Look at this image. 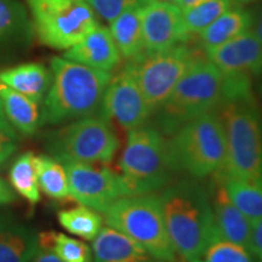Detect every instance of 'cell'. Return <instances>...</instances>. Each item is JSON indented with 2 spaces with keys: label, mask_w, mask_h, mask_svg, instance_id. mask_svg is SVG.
Wrapping results in <instances>:
<instances>
[{
  "label": "cell",
  "mask_w": 262,
  "mask_h": 262,
  "mask_svg": "<svg viewBox=\"0 0 262 262\" xmlns=\"http://www.w3.org/2000/svg\"><path fill=\"white\" fill-rule=\"evenodd\" d=\"M34 166L39 189L56 201L70 196L67 172L60 160L51 156H34Z\"/></svg>",
  "instance_id": "obj_24"
},
{
  "label": "cell",
  "mask_w": 262,
  "mask_h": 262,
  "mask_svg": "<svg viewBox=\"0 0 262 262\" xmlns=\"http://www.w3.org/2000/svg\"><path fill=\"white\" fill-rule=\"evenodd\" d=\"M18 136L15 130L0 133V166L17 149Z\"/></svg>",
  "instance_id": "obj_32"
},
{
  "label": "cell",
  "mask_w": 262,
  "mask_h": 262,
  "mask_svg": "<svg viewBox=\"0 0 262 262\" xmlns=\"http://www.w3.org/2000/svg\"><path fill=\"white\" fill-rule=\"evenodd\" d=\"M251 31L255 33V35H256L262 44V10L260 11V14L256 16V18L254 17V24L253 27H251Z\"/></svg>",
  "instance_id": "obj_36"
},
{
  "label": "cell",
  "mask_w": 262,
  "mask_h": 262,
  "mask_svg": "<svg viewBox=\"0 0 262 262\" xmlns=\"http://www.w3.org/2000/svg\"><path fill=\"white\" fill-rule=\"evenodd\" d=\"M163 2L171 3V4H176V5H179V2H180V0H163Z\"/></svg>",
  "instance_id": "obj_40"
},
{
  "label": "cell",
  "mask_w": 262,
  "mask_h": 262,
  "mask_svg": "<svg viewBox=\"0 0 262 262\" xmlns=\"http://www.w3.org/2000/svg\"><path fill=\"white\" fill-rule=\"evenodd\" d=\"M235 3H239V4H247V3H251L255 2V0H233Z\"/></svg>",
  "instance_id": "obj_39"
},
{
  "label": "cell",
  "mask_w": 262,
  "mask_h": 262,
  "mask_svg": "<svg viewBox=\"0 0 262 262\" xmlns=\"http://www.w3.org/2000/svg\"><path fill=\"white\" fill-rule=\"evenodd\" d=\"M253 24L254 16L250 11L239 6H232L199 33L198 39L202 50L206 52L220 47L251 29Z\"/></svg>",
  "instance_id": "obj_19"
},
{
  "label": "cell",
  "mask_w": 262,
  "mask_h": 262,
  "mask_svg": "<svg viewBox=\"0 0 262 262\" xmlns=\"http://www.w3.org/2000/svg\"><path fill=\"white\" fill-rule=\"evenodd\" d=\"M47 150L60 162L110 163L119 141L111 122L100 113L74 120L47 139Z\"/></svg>",
  "instance_id": "obj_8"
},
{
  "label": "cell",
  "mask_w": 262,
  "mask_h": 262,
  "mask_svg": "<svg viewBox=\"0 0 262 262\" xmlns=\"http://www.w3.org/2000/svg\"><path fill=\"white\" fill-rule=\"evenodd\" d=\"M232 6L233 0H202L193 8L182 11L183 25L188 37L198 35Z\"/></svg>",
  "instance_id": "obj_28"
},
{
  "label": "cell",
  "mask_w": 262,
  "mask_h": 262,
  "mask_svg": "<svg viewBox=\"0 0 262 262\" xmlns=\"http://www.w3.org/2000/svg\"><path fill=\"white\" fill-rule=\"evenodd\" d=\"M249 249H250L262 262V219L253 224L250 242H249Z\"/></svg>",
  "instance_id": "obj_33"
},
{
  "label": "cell",
  "mask_w": 262,
  "mask_h": 262,
  "mask_svg": "<svg viewBox=\"0 0 262 262\" xmlns=\"http://www.w3.org/2000/svg\"><path fill=\"white\" fill-rule=\"evenodd\" d=\"M16 194L12 187H10V185L5 180L0 178V205L9 204V203L15 202Z\"/></svg>",
  "instance_id": "obj_35"
},
{
  "label": "cell",
  "mask_w": 262,
  "mask_h": 262,
  "mask_svg": "<svg viewBox=\"0 0 262 262\" xmlns=\"http://www.w3.org/2000/svg\"><path fill=\"white\" fill-rule=\"evenodd\" d=\"M217 173L229 198L242 214L251 224L262 219V183L235 178L225 169Z\"/></svg>",
  "instance_id": "obj_23"
},
{
  "label": "cell",
  "mask_w": 262,
  "mask_h": 262,
  "mask_svg": "<svg viewBox=\"0 0 262 262\" xmlns=\"http://www.w3.org/2000/svg\"><path fill=\"white\" fill-rule=\"evenodd\" d=\"M191 262H261L250 249L222 238L214 231L203 253Z\"/></svg>",
  "instance_id": "obj_27"
},
{
  "label": "cell",
  "mask_w": 262,
  "mask_h": 262,
  "mask_svg": "<svg viewBox=\"0 0 262 262\" xmlns=\"http://www.w3.org/2000/svg\"><path fill=\"white\" fill-rule=\"evenodd\" d=\"M0 81L40 104L51 84V72L41 63H24L0 72Z\"/></svg>",
  "instance_id": "obj_20"
},
{
  "label": "cell",
  "mask_w": 262,
  "mask_h": 262,
  "mask_svg": "<svg viewBox=\"0 0 262 262\" xmlns=\"http://www.w3.org/2000/svg\"><path fill=\"white\" fill-rule=\"evenodd\" d=\"M51 84L42 101L41 124H61L100 112L112 72L52 57Z\"/></svg>",
  "instance_id": "obj_2"
},
{
  "label": "cell",
  "mask_w": 262,
  "mask_h": 262,
  "mask_svg": "<svg viewBox=\"0 0 262 262\" xmlns=\"http://www.w3.org/2000/svg\"><path fill=\"white\" fill-rule=\"evenodd\" d=\"M0 102L9 123L24 135H33L41 124L39 103L0 81Z\"/></svg>",
  "instance_id": "obj_21"
},
{
  "label": "cell",
  "mask_w": 262,
  "mask_h": 262,
  "mask_svg": "<svg viewBox=\"0 0 262 262\" xmlns=\"http://www.w3.org/2000/svg\"><path fill=\"white\" fill-rule=\"evenodd\" d=\"M168 150L173 172L205 179L224 170L227 147L217 111H209L180 126L170 135Z\"/></svg>",
  "instance_id": "obj_4"
},
{
  "label": "cell",
  "mask_w": 262,
  "mask_h": 262,
  "mask_svg": "<svg viewBox=\"0 0 262 262\" xmlns=\"http://www.w3.org/2000/svg\"><path fill=\"white\" fill-rule=\"evenodd\" d=\"M9 179L12 189L28 203L37 204L40 201V189L34 166V153L26 152L17 157L10 169Z\"/></svg>",
  "instance_id": "obj_26"
},
{
  "label": "cell",
  "mask_w": 262,
  "mask_h": 262,
  "mask_svg": "<svg viewBox=\"0 0 262 262\" xmlns=\"http://www.w3.org/2000/svg\"><path fill=\"white\" fill-rule=\"evenodd\" d=\"M202 0H180L179 2V6L182 11H186V10L193 8V6L201 3Z\"/></svg>",
  "instance_id": "obj_38"
},
{
  "label": "cell",
  "mask_w": 262,
  "mask_h": 262,
  "mask_svg": "<svg viewBox=\"0 0 262 262\" xmlns=\"http://www.w3.org/2000/svg\"><path fill=\"white\" fill-rule=\"evenodd\" d=\"M32 24L18 0H0V42L31 32Z\"/></svg>",
  "instance_id": "obj_30"
},
{
  "label": "cell",
  "mask_w": 262,
  "mask_h": 262,
  "mask_svg": "<svg viewBox=\"0 0 262 262\" xmlns=\"http://www.w3.org/2000/svg\"><path fill=\"white\" fill-rule=\"evenodd\" d=\"M143 54L166 50L188 40L179 5L149 0L142 6Z\"/></svg>",
  "instance_id": "obj_13"
},
{
  "label": "cell",
  "mask_w": 262,
  "mask_h": 262,
  "mask_svg": "<svg viewBox=\"0 0 262 262\" xmlns=\"http://www.w3.org/2000/svg\"><path fill=\"white\" fill-rule=\"evenodd\" d=\"M29 262H62L61 258L54 253L50 245L39 242V248Z\"/></svg>",
  "instance_id": "obj_34"
},
{
  "label": "cell",
  "mask_w": 262,
  "mask_h": 262,
  "mask_svg": "<svg viewBox=\"0 0 262 262\" xmlns=\"http://www.w3.org/2000/svg\"><path fill=\"white\" fill-rule=\"evenodd\" d=\"M110 32L122 57L135 60L145 52L142 33V6L124 11L110 24Z\"/></svg>",
  "instance_id": "obj_22"
},
{
  "label": "cell",
  "mask_w": 262,
  "mask_h": 262,
  "mask_svg": "<svg viewBox=\"0 0 262 262\" xmlns=\"http://www.w3.org/2000/svg\"><path fill=\"white\" fill-rule=\"evenodd\" d=\"M67 172L70 196L80 205L104 212L119 198L129 194L123 178L107 168L89 163L62 162Z\"/></svg>",
  "instance_id": "obj_11"
},
{
  "label": "cell",
  "mask_w": 262,
  "mask_h": 262,
  "mask_svg": "<svg viewBox=\"0 0 262 262\" xmlns=\"http://www.w3.org/2000/svg\"><path fill=\"white\" fill-rule=\"evenodd\" d=\"M57 217L58 222L68 233L83 238L85 241H94L102 229V216L84 205L61 210Z\"/></svg>",
  "instance_id": "obj_25"
},
{
  "label": "cell",
  "mask_w": 262,
  "mask_h": 262,
  "mask_svg": "<svg viewBox=\"0 0 262 262\" xmlns=\"http://www.w3.org/2000/svg\"><path fill=\"white\" fill-rule=\"evenodd\" d=\"M199 55L201 52L182 42L163 51L142 54L129 61L152 114L165 103Z\"/></svg>",
  "instance_id": "obj_10"
},
{
  "label": "cell",
  "mask_w": 262,
  "mask_h": 262,
  "mask_svg": "<svg viewBox=\"0 0 262 262\" xmlns=\"http://www.w3.org/2000/svg\"><path fill=\"white\" fill-rule=\"evenodd\" d=\"M103 214L107 226L127 235L153 256L164 262H176V251L155 193L122 196Z\"/></svg>",
  "instance_id": "obj_7"
},
{
  "label": "cell",
  "mask_w": 262,
  "mask_h": 262,
  "mask_svg": "<svg viewBox=\"0 0 262 262\" xmlns=\"http://www.w3.org/2000/svg\"><path fill=\"white\" fill-rule=\"evenodd\" d=\"M39 242L50 245L62 262H93V249L89 245L63 233L45 232L39 234Z\"/></svg>",
  "instance_id": "obj_29"
},
{
  "label": "cell",
  "mask_w": 262,
  "mask_h": 262,
  "mask_svg": "<svg viewBox=\"0 0 262 262\" xmlns=\"http://www.w3.org/2000/svg\"><path fill=\"white\" fill-rule=\"evenodd\" d=\"M120 170L130 195L155 193L168 186L173 171L165 135L148 123L130 130Z\"/></svg>",
  "instance_id": "obj_6"
},
{
  "label": "cell",
  "mask_w": 262,
  "mask_h": 262,
  "mask_svg": "<svg viewBox=\"0 0 262 262\" xmlns=\"http://www.w3.org/2000/svg\"><path fill=\"white\" fill-rule=\"evenodd\" d=\"M63 57L104 72H112L122 60L110 28L102 25H98L77 44L67 49Z\"/></svg>",
  "instance_id": "obj_16"
},
{
  "label": "cell",
  "mask_w": 262,
  "mask_h": 262,
  "mask_svg": "<svg viewBox=\"0 0 262 262\" xmlns=\"http://www.w3.org/2000/svg\"><path fill=\"white\" fill-rule=\"evenodd\" d=\"M211 178L209 196L216 231L222 238L249 248L253 224L229 198L219 173L216 172Z\"/></svg>",
  "instance_id": "obj_15"
},
{
  "label": "cell",
  "mask_w": 262,
  "mask_h": 262,
  "mask_svg": "<svg viewBox=\"0 0 262 262\" xmlns=\"http://www.w3.org/2000/svg\"><path fill=\"white\" fill-rule=\"evenodd\" d=\"M158 201L176 254L188 262L195 260L216 228L209 192L194 180H180L165 186Z\"/></svg>",
  "instance_id": "obj_1"
},
{
  "label": "cell",
  "mask_w": 262,
  "mask_h": 262,
  "mask_svg": "<svg viewBox=\"0 0 262 262\" xmlns=\"http://www.w3.org/2000/svg\"><path fill=\"white\" fill-rule=\"evenodd\" d=\"M225 130V170L235 178L262 183V118L253 90L225 94L217 108Z\"/></svg>",
  "instance_id": "obj_3"
},
{
  "label": "cell",
  "mask_w": 262,
  "mask_h": 262,
  "mask_svg": "<svg viewBox=\"0 0 262 262\" xmlns=\"http://www.w3.org/2000/svg\"><path fill=\"white\" fill-rule=\"evenodd\" d=\"M32 27L42 45L67 50L98 25L86 0H26Z\"/></svg>",
  "instance_id": "obj_9"
},
{
  "label": "cell",
  "mask_w": 262,
  "mask_h": 262,
  "mask_svg": "<svg viewBox=\"0 0 262 262\" xmlns=\"http://www.w3.org/2000/svg\"><path fill=\"white\" fill-rule=\"evenodd\" d=\"M94 12L111 24L114 18L126 10L143 6L149 0H86Z\"/></svg>",
  "instance_id": "obj_31"
},
{
  "label": "cell",
  "mask_w": 262,
  "mask_h": 262,
  "mask_svg": "<svg viewBox=\"0 0 262 262\" xmlns=\"http://www.w3.org/2000/svg\"><path fill=\"white\" fill-rule=\"evenodd\" d=\"M204 54L227 77L262 74V44L251 29Z\"/></svg>",
  "instance_id": "obj_14"
},
{
  "label": "cell",
  "mask_w": 262,
  "mask_h": 262,
  "mask_svg": "<svg viewBox=\"0 0 262 262\" xmlns=\"http://www.w3.org/2000/svg\"><path fill=\"white\" fill-rule=\"evenodd\" d=\"M39 248V234L10 216H0V262H29Z\"/></svg>",
  "instance_id": "obj_18"
},
{
  "label": "cell",
  "mask_w": 262,
  "mask_h": 262,
  "mask_svg": "<svg viewBox=\"0 0 262 262\" xmlns=\"http://www.w3.org/2000/svg\"><path fill=\"white\" fill-rule=\"evenodd\" d=\"M93 262H164L145 248L110 226L93 241Z\"/></svg>",
  "instance_id": "obj_17"
},
{
  "label": "cell",
  "mask_w": 262,
  "mask_h": 262,
  "mask_svg": "<svg viewBox=\"0 0 262 262\" xmlns=\"http://www.w3.org/2000/svg\"><path fill=\"white\" fill-rule=\"evenodd\" d=\"M98 113L110 122L116 120L129 131L145 125L152 118L153 114L141 91L130 62L119 73L112 75Z\"/></svg>",
  "instance_id": "obj_12"
},
{
  "label": "cell",
  "mask_w": 262,
  "mask_h": 262,
  "mask_svg": "<svg viewBox=\"0 0 262 262\" xmlns=\"http://www.w3.org/2000/svg\"><path fill=\"white\" fill-rule=\"evenodd\" d=\"M12 130H14V127H12L11 124L9 123L8 118H6L4 113V110H3L2 102H0V133H3V131H12Z\"/></svg>",
  "instance_id": "obj_37"
},
{
  "label": "cell",
  "mask_w": 262,
  "mask_h": 262,
  "mask_svg": "<svg viewBox=\"0 0 262 262\" xmlns=\"http://www.w3.org/2000/svg\"><path fill=\"white\" fill-rule=\"evenodd\" d=\"M225 78L204 55H199L165 103L153 114V125L165 136L193 118L216 110L224 96Z\"/></svg>",
  "instance_id": "obj_5"
}]
</instances>
